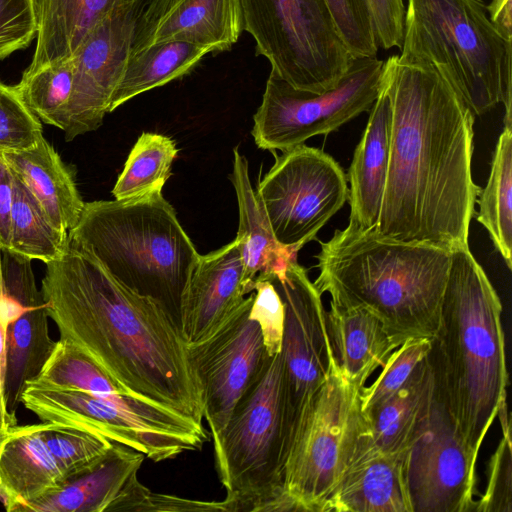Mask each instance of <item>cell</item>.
<instances>
[{"mask_svg": "<svg viewBox=\"0 0 512 512\" xmlns=\"http://www.w3.org/2000/svg\"><path fill=\"white\" fill-rule=\"evenodd\" d=\"M390 153L375 232L453 250L468 245L481 189L472 179L475 116L433 66L384 61Z\"/></svg>", "mask_w": 512, "mask_h": 512, "instance_id": "6da1fadb", "label": "cell"}, {"mask_svg": "<svg viewBox=\"0 0 512 512\" xmlns=\"http://www.w3.org/2000/svg\"><path fill=\"white\" fill-rule=\"evenodd\" d=\"M41 293L60 337L136 398L202 425L201 388L187 342L162 306L124 286L70 241L60 258L46 263Z\"/></svg>", "mask_w": 512, "mask_h": 512, "instance_id": "7a4b0ae2", "label": "cell"}, {"mask_svg": "<svg viewBox=\"0 0 512 512\" xmlns=\"http://www.w3.org/2000/svg\"><path fill=\"white\" fill-rule=\"evenodd\" d=\"M501 315L500 298L468 245L451 250L430 359L445 405L476 460L506 402L508 371Z\"/></svg>", "mask_w": 512, "mask_h": 512, "instance_id": "3957f363", "label": "cell"}, {"mask_svg": "<svg viewBox=\"0 0 512 512\" xmlns=\"http://www.w3.org/2000/svg\"><path fill=\"white\" fill-rule=\"evenodd\" d=\"M320 244L313 283L321 294L375 314L397 347L408 339H434L450 250L385 238L351 224Z\"/></svg>", "mask_w": 512, "mask_h": 512, "instance_id": "277c9868", "label": "cell"}, {"mask_svg": "<svg viewBox=\"0 0 512 512\" xmlns=\"http://www.w3.org/2000/svg\"><path fill=\"white\" fill-rule=\"evenodd\" d=\"M68 238L179 325L182 298L200 254L162 192L85 203Z\"/></svg>", "mask_w": 512, "mask_h": 512, "instance_id": "5b68a950", "label": "cell"}, {"mask_svg": "<svg viewBox=\"0 0 512 512\" xmlns=\"http://www.w3.org/2000/svg\"><path fill=\"white\" fill-rule=\"evenodd\" d=\"M399 50L401 64L437 68L475 117L503 104L512 122V42L483 0H407Z\"/></svg>", "mask_w": 512, "mask_h": 512, "instance_id": "8992f818", "label": "cell"}, {"mask_svg": "<svg viewBox=\"0 0 512 512\" xmlns=\"http://www.w3.org/2000/svg\"><path fill=\"white\" fill-rule=\"evenodd\" d=\"M291 439L278 353L240 399L226 427L212 437L215 467L230 512L291 511L283 483Z\"/></svg>", "mask_w": 512, "mask_h": 512, "instance_id": "52a82bcc", "label": "cell"}, {"mask_svg": "<svg viewBox=\"0 0 512 512\" xmlns=\"http://www.w3.org/2000/svg\"><path fill=\"white\" fill-rule=\"evenodd\" d=\"M360 389L337 364L305 404L284 466L291 511L326 512L342 476L368 438Z\"/></svg>", "mask_w": 512, "mask_h": 512, "instance_id": "ba28073f", "label": "cell"}, {"mask_svg": "<svg viewBox=\"0 0 512 512\" xmlns=\"http://www.w3.org/2000/svg\"><path fill=\"white\" fill-rule=\"evenodd\" d=\"M243 30L271 70L298 90L336 87L353 60L325 0H237Z\"/></svg>", "mask_w": 512, "mask_h": 512, "instance_id": "9c48e42d", "label": "cell"}, {"mask_svg": "<svg viewBox=\"0 0 512 512\" xmlns=\"http://www.w3.org/2000/svg\"><path fill=\"white\" fill-rule=\"evenodd\" d=\"M21 404L43 422L101 434L154 462L200 450L208 439L203 425L132 395L104 397L30 383L22 394Z\"/></svg>", "mask_w": 512, "mask_h": 512, "instance_id": "30bf717a", "label": "cell"}, {"mask_svg": "<svg viewBox=\"0 0 512 512\" xmlns=\"http://www.w3.org/2000/svg\"><path fill=\"white\" fill-rule=\"evenodd\" d=\"M383 66L377 56L355 58L339 84L322 93L295 89L271 70L253 116L256 145L285 151L368 112L380 91Z\"/></svg>", "mask_w": 512, "mask_h": 512, "instance_id": "8fae6325", "label": "cell"}, {"mask_svg": "<svg viewBox=\"0 0 512 512\" xmlns=\"http://www.w3.org/2000/svg\"><path fill=\"white\" fill-rule=\"evenodd\" d=\"M347 177L323 150L300 144L275 157L255 190L277 241L299 251L348 199Z\"/></svg>", "mask_w": 512, "mask_h": 512, "instance_id": "7c38bea8", "label": "cell"}, {"mask_svg": "<svg viewBox=\"0 0 512 512\" xmlns=\"http://www.w3.org/2000/svg\"><path fill=\"white\" fill-rule=\"evenodd\" d=\"M252 300L253 292L209 335L187 344L211 437L226 427L270 359L260 328L249 317Z\"/></svg>", "mask_w": 512, "mask_h": 512, "instance_id": "4fadbf2b", "label": "cell"}, {"mask_svg": "<svg viewBox=\"0 0 512 512\" xmlns=\"http://www.w3.org/2000/svg\"><path fill=\"white\" fill-rule=\"evenodd\" d=\"M476 462L436 384L430 411L404 456L411 512L473 511Z\"/></svg>", "mask_w": 512, "mask_h": 512, "instance_id": "5bb4252c", "label": "cell"}, {"mask_svg": "<svg viewBox=\"0 0 512 512\" xmlns=\"http://www.w3.org/2000/svg\"><path fill=\"white\" fill-rule=\"evenodd\" d=\"M285 308L281 360L292 436L310 397L328 379L336 362L322 294L297 259L282 276H270Z\"/></svg>", "mask_w": 512, "mask_h": 512, "instance_id": "9a60e30c", "label": "cell"}, {"mask_svg": "<svg viewBox=\"0 0 512 512\" xmlns=\"http://www.w3.org/2000/svg\"><path fill=\"white\" fill-rule=\"evenodd\" d=\"M148 0L122 4L87 34L70 57L74 67L65 140L96 130L109 113L113 93L132 51L138 18Z\"/></svg>", "mask_w": 512, "mask_h": 512, "instance_id": "2e32d148", "label": "cell"}, {"mask_svg": "<svg viewBox=\"0 0 512 512\" xmlns=\"http://www.w3.org/2000/svg\"><path fill=\"white\" fill-rule=\"evenodd\" d=\"M31 259L1 250L6 327L3 397L14 415L27 385L36 379L53 352L48 312L38 289Z\"/></svg>", "mask_w": 512, "mask_h": 512, "instance_id": "e0dca14e", "label": "cell"}, {"mask_svg": "<svg viewBox=\"0 0 512 512\" xmlns=\"http://www.w3.org/2000/svg\"><path fill=\"white\" fill-rule=\"evenodd\" d=\"M243 32L237 0H148L131 54L166 42H187L211 53L230 50Z\"/></svg>", "mask_w": 512, "mask_h": 512, "instance_id": "ac0fdd59", "label": "cell"}, {"mask_svg": "<svg viewBox=\"0 0 512 512\" xmlns=\"http://www.w3.org/2000/svg\"><path fill=\"white\" fill-rule=\"evenodd\" d=\"M248 294L236 239L201 255L184 292L179 326L187 342H197L222 323Z\"/></svg>", "mask_w": 512, "mask_h": 512, "instance_id": "d6986e66", "label": "cell"}, {"mask_svg": "<svg viewBox=\"0 0 512 512\" xmlns=\"http://www.w3.org/2000/svg\"><path fill=\"white\" fill-rule=\"evenodd\" d=\"M145 455L113 442L94 464L67 476L55 489L23 505L19 512H105L138 478Z\"/></svg>", "mask_w": 512, "mask_h": 512, "instance_id": "ffe728a7", "label": "cell"}, {"mask_svg": "<svg viewBox=\"0 0 512 512\" xmlns=\"http://www.w3.org/2000/svg\"><path fill=\"white\" fill-rule=\"evenodd\" d=\"M404 456L381 452L366 440L342 476L326 512H411Z\"/></svg>", "mask_w": 512, "mask_h": 512, "instance_id": "44dd1931", "label": "cell"}, {"mask_svg": "<svg viewBox=\"0 0 512 512\" xmlns=\"http://www.w3.org/2000/svg\"><path fill=\"white\" fill-rule=\"evenodd\" d=\"M369 112L348 170L349 224L363 231L377 226L389 163L391 108L382 82Z\"/></svg>", "mask_w": 512, "mask_h": 512, "instance_id": "7402d4cb", "label": "cell"}, {"mask_svg": "<svg viewBox=\"0 0 512 512\" xmlns=\"http://www.w3.org/2000/svg\"><path fill=\"white\" fill-rule=\"evenodd\" d=\"M229 179L236 192L239 227L235 239L244 268L247 293L255 279L282 276L297 259L298 251L280 244L272 231L265 210L256 197L249 177L248 161L237 147L233 149V169Z\"/></svg>", "mask_w": 512, "mask_h": 512, "instance_id": "603a6c76", "label": "cell"}, {"mask_svg": "<svg viewBox=\"0 0 512 512\" xmlns=\"http://www.w3.org/2000/svg\"><path fill=\"white\" fill-rule=\"evenodd\" d=\"M65 474L42 435V424L11 427L0 450V500L9 512L58 487Z\"/></svg>", "mask_w": 512, "mask_h": 512, "instance_id": "cb8c5ba5", "label": "cell"}, {"mask_svg": "<svg viewBox=\"0 0 512 512\" xmlns=\"http://www.w3.org/2000/svg\"><path fill=\"white\" fill-rule=\"evenodd\" d=\"M327 326L338 369L360 390L397 348L381 320L362 307L330 301Z\"/></svg>", "mask_w": 512, "mask_h": 512, "instance_id": "d4e9b609", "label": "cell"}, {"mask_svg": "<svg viewBox=\"0 0 512 512\" xmlns=\"http://www.w3.org/2000/svg\"><path fill=\"white\" fill-rule=\"evenodd\" d=\"M13 175L31 192L52 223L68 233L85 202L57 151L42 137L33 147L1 153Z\"/></svg>", "mask_w": 512, "mask_h": 512, "instance_id": "484cf974", "label": "cell"}, {"mask_svg": "<svg viewBox=\"0 0 512 512\" xmlns=\"http://www.w3.org/2000/svg\"><path fill=\"white\" fill-rule=\"evenodd\" d=\"M435 386L429 353L395 394L363 411L370 441L377 450L406 453L430 411Z\"/></svg>", "mask_w": 512, "mask_h": 512, "instance_id": "4316f807", "label": "cell"}, {"mask_svg": "<svg viewBox=\"0 0 512 512\" xmlns=\"http://www.w3.org/2000/svg\"><path fill=\"white\" fill-rule=\"evenodd\" d=\"M134 0H33L37 36L28 71L70 58L87 34L116 7Z\"/></svg>", "mask_w": 512, "mask_h": 512, "instance_id": "83f0119b", "label": "cell"}, {"mask_svg": "<svg viewBox=\"0 0 512 512\" xmlns=\"http://www.w3.org/2000/svg\"><path fill=\"white\" fill-rule=\"evenodd\" d=\"M209 53L207 48L175 41L156 44L131 54L108 112L139 94L188 74Z\"/></svg>", "mask_w": 512, "mask_h": 512, "instance_id": "f1b7e54d", "label": "cell"}, {"mask_svg": "<svg viewBox=\"0 0 512 512\" xmlns=\"http://www.w3.org/2000/svg\"><path fill=\"white\" fill-rule=\"evenodd\" d=\"M477 221L489 236L504 259L512 268V128L505 127L498 138L491 161L490 175L481 189Z\"/></svg>", "mask_w": 512, "mask_h": 512, "instance_id": "f546056e", "label": "cell"}, {"mask_svg": "<svg viewBox=\"0 0 512 512\" xmlns=\"http://www.w3.org/2000/svg\"><path fill=\"white\" fill-rule=\"evenodd\" d=\"M179 149L163 134L143 132L132 147L113 189L116 200H132L162 192Z\"/></svg>", "mask_w": 512, "mask_h": 512, "instance_id": "4dcf8cb0", "label": "cell"}, {"mask_svg": "<svg viewBox=\"0 0 512 512\" xmlns=\"http://www.w3.org/2000/svg\"><path fill=\"white\" fill-rule=\"evenodd\" d=\"M68 245V233L52 223L31 192L14 176L9 250L46 264L60 258Z\"/></svg>", "mask_w": 512, "mask_h": 512, "instance_id": "1f68e13d", "label": "cell"}, {"mask_svg": "<svg viewBox=\"0 0 512 512\" xmlns=\"http://www.w3.org/2000/svg\"><path fill=\"white\" fill-rule=\"evenodd\" d=\"M30 383L51 389L83 391L104 397L132 395L91 356L63 337L56 341L55 348L42 370Z\"/></svg>", "mask_w": 512, "mask_h": 512, "instance_id": "d6a6232c", "label": "cell"}, {"mask_svg": "<svg viewBox=\"0 0 512 512\" xmlns=\"http://www.w3.org/2000/svg\"><path fill=\"white\" fill-rule=\"evenodd\" d=\"M71 58L23 72L16 85L30 111L46 124L65 130L73 92Z\"/></svg>", "mask_w": 512, "mask_h": 512, "instance_id": "836d02e7", "label": "cell"}, {"mask_svg": "<svg viewBox=\"0 0 512 512\" xmlns=\"http://www.w3.org/2000/svg\"><path fill=\"white\" fill-rule=\"evenodd\" d=\"M42 435L65 478L97 462L113 444L101 434L52 422L42 423Z\"/></svg>", "mask_w": 512, "mask_h": 512, "instance_id": "e575fe53", "label": "cell"}, {"mask_svg": "<svg viewBox=\"0 0 512 512\" xmlns=\"http://www.w3.org/2000/svg\"><path fill=\"white\" fill-rule=\"evenodd\" d=\"M432 340L414 338L404 341L386 359L374 382L360 391L362 410L378 405L395 394L429 355Z\"/></svg>", "mask_w": 512, "mask_h": 512, "instance_id": "d590c367", "label": "cell"}, {"mask_svg": "<svg viewBox=\"0 0 512 512\" xmlns=\"http://www.w3.org/2000/svg\"><path fill=\"white\" fill-rule=\"evenodd\" d=\"M42 137V124L24 103L16 85L0 81V153L29 149Z\"/></svg>", "mask_w": 512, "mask_h": 512, "instance_id": "8d00e7d4", "label": "cell"}, {"mask_svg": "<svg viewBox=\"0 0 512 512\" xmlns=\"http://www.w3.org/2000/svg\"><path fill=\"white\" fill-rule=\"evenodd\" d=\"M325 3L352 57H376L379 46L367 0H325Z\"/></svg>", "mask_w": 512, "mask_h": 512, "instance_id": "74e56055", "label": "cell"}, {"mask_svg": "<svg viewBox=\"0 0 512 512\" xmlns=\"http://www.w3.org/2000/svg\"><path fill=\"white\" fill-rule=\"evenodd\" d=\"M252 292L249 317L258 324L266 351L272 357L281 352L284 303L271 277L255 279Z\"/></svg>", "mask_w": 512, "mask_h": 512, "instance_id": "f35d334b", "label": "cell"}, {"mask_svg": "<svg viewBox=\"0 0 512 512\" xmlns=\"http://www.w3.org/2000/svg\"><path fill=\"white\" fill-rule=\"evenodd\" d=\"M511 432L504 433L488 466L487 486L473 511H512Z\"/></svg>", "mask_w": 512, "mask_h": 512, "instance_id": "ab89813d", "label": "cell"}, {"mask_svg": "<svg viewBox=\"0 0 512 512\" xmlns=\"http://www.w3.org/2000/svg\"><path fill=\"white\" fill-rule=\"evenodd\" d=\"M36 36L33 0H0V60L27 48Z\"/></svg>", "mask_w": 512, "mask_h": 512, "instance_id": "60d3db41", "label": "cell"}, {"mask_svg": "<svg viewBox=\"0 0 512 512\" xmlns=\"http://www.w3.org/2000/svg\"><path fill=\"white\" fill-rule=\"evenodd\" d=\"M379 48H400L403 38L404 0H367Z\"/></svg>", "mask_w": 512, "mask_h": 512, "instance_id": "b9f144b4", "label": "cell"}, {"mask_svg": "<svg viewBox=\"0 0 512 512\" xmlns=\"http://www.w3.org/2000/svg\"><path fill=\"white\" fill-rule=\"evenodd\" d=\"M14 175L0 153V249L9 250Z\"/></svg>", "mask_w": 512, "mask_h": 512, "instance_id": "7bdbcfd3", "label": "cell"}, {"mask_svg": "<svg viewBox=\"0 0 512 512\" xmlns=\"http://www.w3.org/2000/svg\"><path fill=\"white\" fill-rule=\"evenodd\" d=\"M486 11L500 35L512 42V0H491L486 5Z\"/></svg>", "mask_w": 512, "mask_h": 512, "instance_id": "ee69618b", "label": "cell"}, {"mask_svg": "<svg viewBox=\"0 0 512 512\" xmlns=\"http://www.w3.org/2000/svg\"><path fill=\"white\" fill-rule=\"evenodd\" d=\"M5 357H6V327H5V316H4V288H3L1 249H0V397L3 396V391H4Z\"/></svg>", "mask_w": 512, "mask_h": 512, "instance_id": "f6af8a7d", "label": "cell"}, {"mask_svg": "<svg viewBox=\"0 0 512 512\" xmlns=\"http://www.w3.org/2000/svg\"><path fill=\"white\" fill-rule=\"evenodd\" d=\"M17 424L16 416L11 415L5 406L4 397H0V450L12 426Z\"/></svg>", "mask_w": 512, "mask_h": 512, "instance_id": "bcb514c9", "label": "cell"}]
</instances>
